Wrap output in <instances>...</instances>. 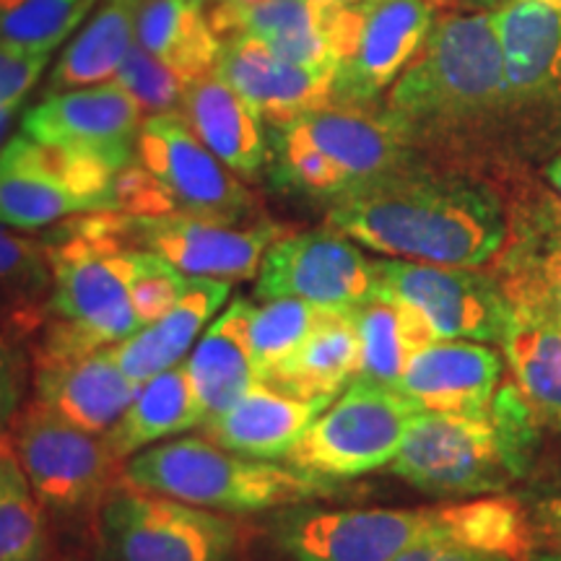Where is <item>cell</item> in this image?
<instances>
[{
	"label": "cell",
	"instance_id": "1",
	"mask_svg": "<svg viewBox=\"0 0 561 561\" xmlns=\"http://www.w3.org/2000/svg\"><path fill=\"white\" fill-rule=\"evenodd\" d=\"M382 110L421 164L481 174L500 187L525 172L500 37L486 11H450L434 21Z\"/></svg>",
	"mask_w": 561,
	"mask_h": 561
},
{
	"label": "cell",
	"instance_id": "2",
	"mask_svg": "<svg viewBox=\"0 0 561 561\" xmlns=\"http://www.w3.org/2000/svg\"><path fill=\"white\" fill-rule=\"evenodd\" d=\"M328 227L398 261L483 268L507 240L494 180L413 161L328 203Z\"/></svg>",
	"mask_w": 561,
	"mask_h": 561
},
{
	"label": "cell",
	"instance_id": "3",
	"mask_svg": "<svg viewBox=\"0 0 561 561\" xmlns=\"http://www.w3.org/2000/svg\"><path fill=\"white\" fill-rule=\"evenodd\" d=\"M421 543H460L528 561V510L489 494L445 507L305 510L280 523V546L294 561H396Z\"/></svg>",
	"mask_w": 561,
	"mask_h": 561
},
{
	"label": "cell",
	"instance_id": "4",
	"mask_svg": "<svg viewBox=\"0 0 561 561\" xmlns=\"http://www.w3.org/2000/svg\"><path fill=\"white\" fill-rule=\"evenodd\" d=\"M53 265L50 320L34 348L83 354L138 333L133 280L146 250L125 237L117 210L70 216L42 237Z\"/></svg>",
	"mask_w": 561,
	"mask_h": 561
},
{
	"label": "cell",
	"instance_id": "5",
	"mask_svg": "<svg viewBox=\"0 0 561 561\" xmlns=\"http://www.w3.org/2000/svg\"><path fill=\"white\" fill-rule=\"evenodd\" d=\"M541 421L515 382L483 411H419L390 471L430 496H489L528 473Z\"/></svg>",
	"mask_w": 561,
	"mask_h": 561
},
{
	"label": "cell",
	"instance_id": "6",
	"mask_svg": "<svg viewBox=\"0 0 561 561\" xmlns=\"http://www.w3.org/2000/svg\"><path fill=\"white\" fill-rule=\"evenodd\" d=\"M409 146L380 104H341L305 112L271 128L268 164L280 191L331 203L382 174L413 164Z\"/></svg>",
	"mask_w": 561,
	"mask_h": 561
},
{
	"label": "cell",
	"instance_id": "7",
	"mask_svg": "<svg viewBox=\"0 0 561 561\" xmlns=\"http://www.w3.org/2000/svg\"><path fill=\"white\" fill-rule=\"evenodd\" d=\"M115 210L244 224L255 216L257 198L206 149L180 112H161L144 117L136 157L117 172Z\"/></svg>",
	"mask_w": 561,
	"mask_h": 561
},
{
	"label": "cell",
	"instance_id": "8",
	"mask_svg": "<svg viewBox=\"0 0 561 561\" xmlns=\"http://www.w3.org/2000/svg\"><path fill=\"white\" fill-rule=\"evenodd\" d=\"M123 481L229 515H250L335 494V481L294 466L229 453L206 437H172L164 445L140 450L125 466Z\"/></svg>",
	"mask_w": 561,
	"mask_h": 561
},
{
	"label": "cell",
	"instance_id": "9",
	"mask_svg": "<svg viewBox=\"0 0 561 561\" xmlns=\"http://www.w3.org/2000/svg\"><path fill=\"white\" fill-rule=\"evenodd\" d=\"M507 79L512 136L523 164L561 151V13L515 0L489 9Z\"/></svg>",
	"mask_w": 561,
	"mask_h": 561
},
{
	"label": "cell",
	"instance_id": "10",
	"mask_svg": "<svg viewBox=\"0 0 561 561\" xmlns=\"http://www.w3.org/2000/svg\"><path fill=\"white\" fill-rule=\"evenodd\" d=\"M416 413L398 388L359 377L301 432L286 460L335 483L359 479L390 466Z\"/></svg>",
	"mask_w": 561,
	"mask_h": 561
},
{
	"label": "cell",
	"instance_id": "11",
	"mask_svg": "<svg viewBox=\"0 0 561 561\" xmlns=\"http://www.w3.org/2000/svg\"><path fill=\"white\" fill-rule=\"evenodd\" d=\"M117 172L107 161L19 133L0 149V224L34 231L70 216L115 210Z\"/></svg>",
	"mask_w": 561,
	"mask_h": 561
},
{
	"label": "cell",
	"instance_id": "12",
	"mask_svg": "<svg viewBox=\"0 0 561 561\" xmlns=\"http://www.w3.org/2000/svg\"><path fill=\"white\" fill-rule=\"evenodd\" d=\"M110 561H229L237 523L123 481L102 507Z\"/></svg>",
	"mask_w": 561,
	"mask_h": 561
},
{
	"label": "cell",
	"instance_id": "13",
	"mask_svg": "<svg viewBox=\"0 0 561 561\" xmlns=\"http://www.w3.org/2000/svg\"><path fill=\"white\" fill-rule=\"evenodd\" d=\"M9 434L26 479L47 507L58 512L89 507L115 481L121 460L112 455L104 434L70 424L39 398L13 413Z\"/></svg>",
	"mask_w": 561,
	"mask_h": 561
},
{
	"label": "cell",
	"instance_id": "14",
	"mask_svg": "<svg viewBox=\"0 0 561 561\" xmlns=\"http://www.w3.org/2000/svg\"><path fill=\"white\" fill-rule=\"evenodd\" d=\"M375 280L377 294L413 307L437 341L500 343L507 328L512 307L494 271L377 257Z\"/></svg>",
	"mask_w": 561,
	"mask_h": 561
},
{
	"label": "cell",
	"instance_id": "15",
	"mask_svg": "<svg viewBox=\"0 0 561 561\" xmlns=\"http://www.w3.org/2000/svg\"><path fill=\"white\" fill-rule=\"evenodd\" d=\"M371 0H263L244 5L210 0L208 19L219 37L250 34L273 53L305 66L339 68L359 39Z\"/></svg>",
	"mask_w": 561,
	"mask_h": 561
},
{
	"label": "cell",
	"instance_id": "16",
	"mask_svg": "<svg viewBox=\"0 0 561 561\" xmlns=\"http://www.w3.org/2000/svg\"><path fill=\"white\" fill-rule=\"evenodd\" d=\"M375 294V261L333 227L280 234L255 276V297H297L322 310L351 312Z\"/></svg>",
	"mask_w": 561,
	"mask_h": 561
},
{
	"label": "cell",
	"instance_id": "17",
	"mask_svg": "<svg viewBox=\"0 0 561 561\" xmlns=\"http://www.w3.org/2000/svg\"><path fill=\"white\" fill-rule=\"evenodd\" d=\"M502 191L507 240L494 261V276L512 307L538 310L561 325V198L525 172Z\"/></svg>",
	"mask_w": 561,
	"mask_h": 561
},
{
	"label": "cell",
	"instance_id": "18",
	"mask_svg": "<svg viewBox=\"0 0 561 561\" xmlns=\"http://www.w3.org/2000/svg\"><path fill=\"white\" fill-rule=\"evenodd\" d=\"M121 214V210H117ZM125 237L136 248L174 265L185 276L250 280L257 276L265 250L286 234V227L273 221L219 224L195 216H130L121 214Z\"/></svg>",
	"mask_w": 561,
	"mask_h": 561
},
{
	"label": "cell",
	"instance_id": "19",
	"mask_svg": "<svg viewBox=\"0 0 561 561\" xmlns=\"http://www.w3.org/2000/svg\"><path fill=\"white\" fill-rule=\"evenodd\" d=\"M140 125L144 112L115 81L53 91L21 117V133L37 144L96 157L115 170L136 157Z\"/></svg>",
	"mask_w": 561,
	"mask_h": 561
},
{
	"label": "cell",
	"instance_id": "20",
	"mask_svg": "<svg viewBox=\"0 0 561 561\" xmlns=\"http://www.w3.org/2000/svg\"><path fill=\"white\" fill-rule=\"evenodd\" d=\"M432 0H371L359 39L335 68L333 102L380 104L430 37Z\"/></svg>",
	"mask_w": 561,
	"mask_h": 561
},
{
	"label": "cell",
	"instance_id": "21",
	"mask_svg": "<svg viewBox=\"0 0 561 561\" xmlns=\"http://www.w3.org/2000/svg\"><path fill=\"white\" fill-rule=\"evenodd\" d=\"M214 76L242 94L271 128L333 102V66L291 62L250 34L221 39Z\"/></svg>",
	"mask_w": 561,
	"mask_h": 561
},
{
	"label": "cell",
	"instance_id": "22",
	"mask_svg": "<svg viewBox=\"0 0 561 561\" xmlns=\"http://www.w3.org/2000/svg\"><path fill=\"white\" fill-rule=\"evenodd\" d=\"M32 382L42 403L94 434L110 432L140 388L125 375L112 346L83 354L34 348Z\"/></svg>",
	"mask_w": 561,
	"mask_h": 561
},
{
	"label": "cell",
	"instance_id": "23",
	"mask_svg": "<svg viewBox=\"0 0 561 561\" xmlns=\"http://www.w3.org/2000/svg\"><path fill=\"white\" fill-rule=\"evenodd\" d=\"M504 354L481 341H432L411 356L396 388L419 411H483L500 390Z\"/></svg>",
	"mask_w": 561,
	"mask_h": 561
},
{
	"label": "cell",
	"instance_id": "24",
	"mask_svg": "<svg viewBox=\"0 0 561 561\" xmlns=\"http://www.w3.org/2000/svg\"><path fill=\"white\" fill-rule=\"evenodd\" d=\"M331 403L299 401L257 382L227 411L201 424L203 437L224 450L257 460H284L301 432Z\"/></svg>",
	"mask_w": 561,
	"mask_h": 561
},
{
	"label": "cell",
	"instance_id": "25",
	"mask_svg": "<svg viewBox=\"0 0 561 561\" xmlns=\"http://www.w3.org/2000/svg\"><path fill=\"white\" fill-rule=\"evenodd\" d=\"M180 115L237 178L248 182L261 178L268 164L263 117L227 81L216 79L214 73L195 81L180 104Z\"/></svg>",
	"mask_w": 561,
	"mask_h": 561
},
{
	"label": "cell",
	"instance_id": "26",
	"mask_svg": "<svg viewBox=\"0 0 561 561\" xmlns=\"http://www.w3.org/2000/svg\"><path fill=\"white\" fill-rule=\"evenodd\" d=\"M362 343L354 310H325L307 339L263 377V385L299 401L333 403L359 380Z\"/></svg>",
	"mask_w": 561,
	"mask_h": 561
},
{
	"label": "cell",
	"instance_id": "27",
	"mask_svg": "<svg viewBox=\"0 0 561 561\" xmlns=\"http://www.w3.org/2000/svg\"><path fill=\"white\" fill-rule=\"evenodd\" d=\"M229 291L231 280L191 276L185 294L170 312L112 346L125 375L144 385L159 371L185 362L187 351L206 328V322L219 312Z\"/></svg>",
	"mask_w": 561,
	"mask_h": 561
},
{
	"label": "cell",
	"instance_id": "28",
	"mask_svg": "<svg viewBox=\"0 0 561 561\" xmlns=\"http://www.w3.org/2000/svg\"><path fill=\"white\" fill-rule=\"evenodd\" d=\"M252 307L255 301L250 299L231 301L185 359L195 398L206 419L227 411L252 385H257L250 343Z\"/></svg>",
	"mask_w": 561,
	"mask_h": 561
},
{
	"label": "cell",
	"instance_id": "29",
	"mask_svg": "<svg viewBox=\"0 0 561 561\" xmlns=\"http://www.w3.org/2000/svg\"><path fill=\"white\" fill-rule=\"evenodd\" d=\"M512 307V305H510ZM517 390L541 424L561 432V325L549 314L512 307L500 341Z\"/></svg>",
	"mask_w": 561,
	"mask_h": 561
},
{
	"label": "cell",
	"instance_id": "30",
	"mask_svg": "<svg viewBox=\"0 0 561 561\" xmlns=\"http://www.w3.org/2000/svg\"><path fill=\"white\" fill-rule=\"evenodd\" d=\"M210 0H144L136 16V42L146 53L195 83L214 73L221 37L208 19Z\"/></svg>",
	"mask_w": 561,
	"mask_h": 561
},
{
	"label": "cell",
	"instance_id": "31",
	"mask_svg": "<svg viewBox=\"0 0 561 561\" xmlns=\"http://www.w3.org/2000/svg\"><path fill=\"white\" fill-rule=\"evenodd\" d=\"M203 419L206 416L195 398L187 364L182 362L140 385L117 424L104 432V439L112 455L123 462L153 442L180 437L182 432L201 426Z\"/></svg>",
	"mask_w": 561,
	"mask_h": 561
},
{
	"label": "cell",
	"instance_id": "32",
	"mask_svg": "<svg viewBox=\"0 0 561 561\" xmlns=\"http://www.w3.org/2000/svg\"><path fill=\"white\" fill-rule=\"evenodd\" d=\"M138 9V0H102L94 16L62 50L47 83V94L100 87L115 79L125 55L136 45Z\"/></svg>",
	"mask_w": 561,
	"mask_h": 561
},
{
	"label": "cell",
	"instance_id": "33",
	"mask_svg": "<svg viewBox=\"0 0 561 561\" xmlns=\"http://www.w3.org/2000/svg\"><path fill=\"white\" fill-rule=\"evenodd\" d=\"M53 265L45 240L0 224V322L32 341L50 320Z\"/></svg>",
	"mask_w": 561,
	"mask_h": 561
},
{
	"label": "cell",
	"instance_id": "34",
	"mask_svg": "<svg viewBox=\"0 0 561 561\" xmlns=\"http://www.w3.org/2000/svg\"><path fill=\"white\" fill-rule=\"evenodd\" d=\"M356 331L362 343L359 377L396 388L409 367L411 356L434 339L424 318L403 301L375 294L354 310Z\"/></svg>",
	"mask_w": 561,
	"mask_h": 561
},
{
	"label": "cell",
	"instance_id": "35",
	"mask_svg": "<svg viewBox=\"0 0 561 561\" xmlns=\"http://www.w3.org/2000/svg\"><path fill=\"white\" fill-rule=\"evenodd\" d=\"M45 549V504L21 468L11 434L0 432V561H42Z\"/></svg>",
	"mask_w": 561,
	"mask_h": 561
},
{
	"label": "cell",
	"instance_id": "36",
	"mask_svg": "<svg viewBox=\"0 0 561 561\" xmlns=\"http://www.w3.org/2000/svg\"><path fill=\"white\" fill-rule=\"evenodd\" d=\"M96 0H0V47L55 53L81 26Z\"/></svg>",
	"mask_w": 561,
	"mask_h": 561
},
{
	"label": "cell",
	"instance_id": "37",
	"mask_svg": "<svg viewBox=\"0 0 561 561\" xmlns=\"http://www.w3.org/2000/svg\"><path fill=\"white\" fill-rule=\"evenodd\" d=\"M322 312H325L322 307L297 297L265 299L263 305L252 307L250 343L257 382H263V377L276 369L307 339Z\"/></svg>",
	"mask_w": 561,
	"mask_h": 561
},
{
	"label": "cell",
	"instance_id": "38",
	"mask_svg": "<svg viewBox=\"0 0 561 561\" xmlns=\"http://www.w3.org/2000/svg\"><path fill=\"white\" fill-rule=\"evenodd\" d=\"M115 83L128 91V96L146 117L161 115V112H180L187 89L193 87L180 73H174L172 68L153 58L151 53H146L138 42L125 55Z\"/></svg>",
	"mask_w": 561,
	"mask_h": 561
},
{
	"label": "cell",
	"instance_id": "39",
	"mask_svg": "<svg viewBox=\"0 0 561 561\" xmlns=\"http://www.w3.org/2000/svg\"><path fill=\"white\" fill-rule=\"evenodd\" d=\"M191 276L180 273L153 252H146L144 265H140L136 280H133V310H136L140 325L159 320L178 305V299L185 294Z\"/></svg>",
	"mask_w": 561,
	"mask_h": 561
},
{
	"label": "cell",
	"instance_id": "40",
	"mask_svg": "<svg viewBox=\"0 0 561 561\" xmlns=\"http://www.w3.org/2000/svg\"><path fill=\"white\" fill-rule=\"evenodd\" d=\"M30 385V359L24 354V341L16 339L0 322V424H9L24 405Z\"/></svg>",
	"mask_w": 561,
	"mask_h": 561
},
{
	"label": "cell",
	"instance_id": "41",
	"mask_svg": "<svg viewBox=\"0 0 561 561\" xmlns=\"http://www.w3.org/2000/svg\"><path fill=\"white\" fill-rule=\"evenodd\" d=\"M530 520L528 561H561V491L525 504Z\"/></svg>",
	"mask_w": 561,
	"mask_h": 561
},
{
	"label": "cell",
	"instance_id": "42",
	"mask_svg": "<svg viewBox=\"0 0 561 561\" xmlns=\"http://www.w3.org/2000/svg\"><path fill=\"white\" fill-rule=\"evenodd\" d=\"M50 58V53H19L0 47V102H26Z\"/></svg>",
	"mask_w": 561,
	"mask_h": 561
},
{
	"label": "cell",
	"instance_id": "43",
	"mask_svg": "<svg viewBox=\"0 0 561 561\" xmlns=\"http://www.w3.org/2000/svg\"><path fill=\"white\" fill-rule=\"evenodd\" d=\"M396 561H512L502 553H491L460 543H421L403 551Z\"/></svg>",
	"mask_w": 561,
	"mask_h": 561
},
{
	"label": "cell",
	"instance_id": "44",
	"mask_svg": "<svg viewBox=\"0 0 561 561\" xmlns=\"http://www.w3.org/2000/svg\"><path fill=\"white\" fill-rule=\"evenodd\" d=\"M500 3H515V0H460V5H466V9H471V11H489ZM528 3L549 5V9L561 13V0H528Z\"/></svg>",
	"mask_w": 561,
	"mask_h": 561
},
{
	"label": "cell",
	"instance_id": "45",
	"mask_svg": "<svg viewBox=\"0 0 561 561\" xmlns=\"http://www.w3.org/2000/svg\"><path fill=\"white\" fill-rule=\"evenodd\" d=\"M543 180H546V185L551 187L553 193L559 195L561 198V151L559 153H553V157L546 161V167H543Z\"/></svg>",
	"mask_w": 561,
	"mask_h": 561
},
{
	"label": "cell",
	"instance_id": "46",
	"mask_svg": "<svg viewBox=\"0 0 561 561\" xmlns=\"http://www.w3.org/2000/svg\"><path fill=\"white\" fill-rule=\"evenodd\" d=\"M21 104L24 102H0V149L5 146V136H9L11 123L13 117H16V112L21 110Z\"/></svg>",
	"mask_w": 561,
	"mask_h": 561
},
{
	"label": "cell",
	"instance_id": "47",
	"mask_svg": "<svg viewBox=\"0 0 561 561\" xmlns=\"http://www.w3.org/2000/svg\"><path fill=\"white\" fill-rule=\"evenodd\" d=\"M234 3H244V5H255V3H263V0H234Z\"/></svg>",
	"mask_w": 561,
	"mask_h": 561
},
{
	"label": "cell",
	"instance_id": "48",
	"mask_svg": "<svg viewBox=\"0 0 561 561\" xmlns=\"http://www.w3.org/2000/svg\"><path fill=\"white\" fill-rule=\"evenodd\" d=\"M0 432H3V424H0Z\"/></svg>",
	"mask_w": 561,
	"mask_h": 561
},
{
	"label": "cell",
	"instance_id": "49",
	"mask_svg": "<svg viewBox=\"0 0 561 561\" xmlns=\"http://www.w3.org/2000/svg\"><path fill=\"white\" fill-rule=\"evenodd\" d=\"M138 3H144V0H138Z\"/></svg>",
	"mask_w": 561,
	"mask_h": 561
}]
</instances>
